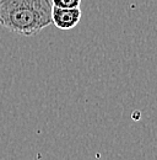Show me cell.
<instances>
[{"instance_id":"obj_1","label":"cell","mask_w":157,"mask_h":160,"mask_svg":"<svg viewBox=\"0 0 157 160\" xmlns=\"http://www.w3.org/2000/svg\"><path fill=\"white\" fill-rule=\"evenodd\" d=\"M49 25H52L50 0H0L2 28L30 37Z\"/></svg>"},{"instance_id":"obj_2","label":"cell","mask_w":157,"mask_h":160,"mask_svg":"<svg viewBox=\"0 0 157 160\" xmlns=\"http://www.w3.org/2000/svg\"><path fill=\"white\" fill-rule=\"evenodd\" d=\"M82 18V11L80 8L75 9H63L52 5V23L59 30H73L76 27Z\"/></svg>"},{"instance_id":"obj_3","label":"cell","mask_w":157,"mask_h":160,"mask_svg":"<svg viewBox=\"0 0 157 160\" xmlns=\"http://www.w3.org/2000/svg\"><path fill=\"white\" fill-rule=\"evenodd\" d=\"M53 6L63 9H75L81 6V0H50Z\"/></svg>"}]
</instances>
